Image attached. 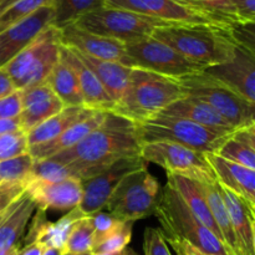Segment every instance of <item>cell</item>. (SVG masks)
I'll use <instances>...</instances> for the list:
<instances>
[{"mask_svg": "<svg viewBox=\"0 0 255 255\" xmlns=\"http://www.w3.org/2000/svg\"><path fill=\"white\" fill-rule=\"evenodd\" d=\"M142 142L137 124L107 112L102 124L74 147L47 159L64 164L80 181L100 173L122 158L139 157Z\"/></svg>", "mask_w": 255, "mask_h": 255, "instance_id": "cell-1", "label": "cell"}, {"mask_svg": "<svg viewBox=\"0 0 255 255\" xmlns=\"http://www.w3.org/2000/svg\"><path fill=\"white\" fill-rule=\"evenodd\" d=\"M152 37L164 42L204 69L229 62L237 47L229 26L217 25H169L157 27Z\"/></svg>", "mask_w": 255, "mask_h": 255, "instance_id": "cell-2", "label": "cell"}, {"mask_svg": "<svg viewBox=\"0 0 255 255\" xmlns=\"http://www.w3.org/2000/svg\"><path fill=\"white\" fill-rule=\"evenodd\" d=\"M178 80L142 69H132L126 92L115 105V114L142 124L157 116L172 102L184 97Z\"/></svg>", "mask_w": 255, "mask_h": 255, "instance_id": "cell-3", "label": "cell"}, {"mask_svg": "<svg viewBox=\"0 0 255 255\" xmlns=\"http://www.w3.org/2000/svg\"><path fill=\"white\" fill-rule=\"evenodd\" d=\"M154 214L164 237L182 239L207 254L229 255L223 243L194 217L168 184L159 193Z\"/></svg>", "mask_w": 255, "mask_h": 255, "instance_id": "cell-4", "label": "cell"}, {"mask_svg": "<svg viewBox=\"0 0 255 255\" xmlns=\"http://www.w3.org/2000/svg\"><path fill=\"white\" fill-rule=\"evenodd\" d=\"M177 80L186 96L194 97L211 106L236 129L255 125V104L203 70Z\"/></svg>", "mask_w": 255, "mask_h": 255, "instance_id": "cell-5", "label": "cell"}, {"mask_svg": "<svg viewBox=\"0 0 255 255\" xmlns=\"http://www.w3.org/2000/svg\"><path fill=\"white\" fill-rule=\"evenodd\" d=\"M60 30L47 26L34 41L2 66L16 90H25L46 81L60 60Z\"/></svg>", "mask_w": 255, "mask_h": 255, "instance_id": "cell-6", "label": "cell"}, {"mask_svg": "<svg viewBox=\"0 0 255 255\" xmlns=\"http://www.w3.org/2000/svg\"><path fill=\"white\" fill-rule=\"evenodd\" d=\"M137 128L142 144L157 141L173 142L203 153H217L231 134L214 131L188 120L163 115H157L142 124H137Z\"/></svg>", "mask_w": 255, "mask_h": 255, "instance_id": "cell-7", "label": "cell"}, {"mask_svg": "<svg viewBox=\"0 0 255 255\" xmlns=\"http://www.w3.org/2000/svg\"><path fill=\"white\" fill-rule=\"evenodd\" d=\"M159 198V183L147 167L131 172L121 179L110 196L109 213L120 221L136 222L153 216Z\"/></svg>", "mask_w": 255, "mask_h": 255, "instance_id": "cell-8", "label": "cell"}, {"mask_svg": "<svg viewBox=\"0 0 255 255\" xmlns=\"http://www.w3.org/2000/svg\"><path fill=\"white\" fill-rule=\"evenodd\" d=\"M75 24L92 34L110 37L122 44L152 36L157 27L176 25L136 14L128 10L107 6L84 15Z\"/></svg>", "mask_w": 255, "mask_h": 255, "instance_id": "cell-9", "label": "cell"}, {"mask_svg": "<svg viewBox=\"0 0 255 255\" xmlns=\"http://www.w3.org/2000/svg\"><path fill=\"white\" fill-rule=\"evenodd\" d=\"M121 64L172 79H179L204 69L152 36L125 44V56Z\"/></svg>", "mask_w": 255, "mask_h": 255, "instance_id": "cell-10", "label": "cell"}, {"mask_svg": "<svg viewBox=\"0 0 255 255\" xmlns=\"http://www.w3.org/2000/svg\"><path fill=\"white\" fill-rule=\"evenodd\" d=\"M139 157L146 163L158 164L166 169L167 173L179 174L198 182L216 179L206 153L173 142L157 141L143 143Z\"/></svg>", "mask_w": 255, "mask_h": 255, "instance_id": "cell-11", "label": "cell"}, {"mask_svg": "<svg viewBox=\"0 0 255 255\" xmlns=\"http://www.w3.org/2000/svg\"><path fill=\"white\" fill-rule=\"evenodd\" d=\"M147 167L141 157L122 158L101 171L100 173L81 181L82 199L79 209L86 217L101 212L117 184L131 172Z\"/></svg>", "mask_w": 255, "mask_h": 255, "instance_id": "cell-12", "label": "cell"}, {"mask_svg": "<svg viewBox=\"0 0 255 255\" xmlns=\"http://www.w3.org/2000/svg\"><path fill=\"white\" fill-rule=\"evenodd\" d=\"M105 6L128 10V11L153 17V19L161 20L168 24L226 26V25L214 21L213 19L206 15L182 6L172 0H106Z\"/></svg>", "mask_w": 255, "mask_h": 255, "instance_id": "cell-13", "label": "cell"}, {"mask_svg": "<svg viewBox=\"0 0 255 255\" xmlns=\"http://www.w3.org/2000/svg\"><path fill=\"white\" fill-rule=\"evenodd\" d=\"M206 74L219 80L255 104V54L237 45L233 59L226 64L213 65L203 69Z\"/></svg>", "mask_w": 255, "mask_h": 255, "instance_id": "cell-14", "label": "cell"}, {"mask_svg": "<svg viewBox=\"0 0 255 255\" xmlns=\"http://www.w3.org/2000/svg\"><path fill=\"white\" fill-rule=\"evenodd\" d=\"M25 192L36 204V208L42 211H71L80 206L82 199V184L76 177L59 182L31 181Z\"/></svg>", "mask_w": 255, "mask_h": 255, "instance_id": "cell-15", "label": "cell"}, {"mask_svg": "<svg viewBox=\"0 0 255 255\" xmlns=\"http://www.w3.org/2000/svg\"><path fill=\"white\" fill-rule=\"evenodd\" d=\"M51 5L42 6L0 32V69L51 25Z\"/></svg>", "mask_w": 255, "mask_h": 255, "instance_id": "cell-16", "label": "cell"}, {"mask_svg": "<svg viewBox=\"0 0 255 255\" xmlns=\"http://www.w3.org/2000/svg\"><path fill=\"white\" fill-rule=\"evenodd\" d=\"M60 30V42L62 46L76 50L81 54L97 59L121 64L125 56V44L110 37L92 34L76 24L67 25Z\"/></svg>", "mask_w": 255, "mask_h": 255, "instance_id": "cell-17", "label": "cell"}, {"mask_svg": "<svg viewBox=\"0 0 255 255\" xmlns=\"http://www.w3.org/2000/svg\"><path fill=\"white\" fill-rule=\"evenodd\" d=\"M21 91V114H20V126L21 131L29 132L62 111L64 104L56 96L46 81Z\"/></svg>", "mask_w": 255, "mask_h": 255, "instance_id": "cell-18", "label": "cell"}, {"mask_svg": "<svg viewBox=\"0 0 255 255\" xmlns=\"http://www.w3.org/2000/svg\"><path fill=\"white\" fill-rule=\"evenodd\" d=\"M82 214L79 207L67 212L59 221L50 222L46 219V211L36 208V213L31 217V226L25 237V246L37 243L44 248H57L64 251L70 231Z\"/></svg>", "mask_w": 255, "mask_h": 255, "instance_id": "cell-19", "label": "cell"}, {"mask_svg": "<svg viewBox=\"0 0 255 255\" xmlns=\"http://www.w3.org/2000/svg\"><path fill=\"white\" fill-rule=\"evenodd\" d=\"M217 188L229 214L241 255H255L254 208H252L243 198L221 186L218 182Z\"/></svg>", "mask_w": 255, "mask_h": 255, "instance_id": "cell-20", "label": "cell"}, {"mask_svg": "<svg viewBox=\"0 0 255 255\" xmlns=\"http://www.w3.org/2000/svg\"><path fill=\"white\" fill-rule=\"evenodd\" d=\"M217 182L255 209V172L216 153H206Z\"/></svg>", "mask_w": 255, "mask_h": 255, "instance_id": "cell-21", "label": "cell"}, {"mask_svg": "<svg viewBox=\"0 0 255 255\" xmlns=\"http://www.w3.org/2000/svg\"><path fill=\"white\" fill-rule=\"evenodd\" d=\"M60 57L75 71L79 81L84 106L95 111L112 112L115 104L106 92L105 87L97 79L96 75L79 59L72 50L62 46L60 49Z\"/></svg>", "mask_w": 255, "mask_h": 255, "instance_id": "cell-22", "label": "cell"}, {"mask_svg": "<svg viewBox=\"0 0 255 255\" xmlns=\"http://www.w3.org/2000/svg\"><path fill=\"white\" fill-rule=\"evenodd\" d=\"M106 114L107 112L104 111H95L87 119L81 120V121L70 126L66 131L62 132L56 138L45 142V143L29 147L27 152L34 158V161H41V159L50 158V157L55 156V154L60 153L65 149L71 148L80 141H82L87 134L91 133L94 129H96L102 124V121L106 117Z\"/></svg>", "mask_w": 255, "mask_h": 255, "instance_id": "cell-23", "label": "cell"}, {"mask_svg": "<svg viewBox=\"0 0 255 255\" xmlns=\"http://www.w3.org/2000/svg\"><path fill=\"white\" fill-rule=\"evenodd\" d=\"M159 115L188 120L197 125L224 133H233L236 131V128L228 124L221 115L217 114L211 106L191 96H184L172 102L169 106L162 110Z\"/></svg>", "mask_w": 255, "mask_h": 255, "instance_id": "cell-24", "label": "cell"}, {"mask_svg": "<svg viewBox=\"0 0 255 255\" xmlns=\"http://www.w3.org/2000/svg\"><path fill=\"white\" fill-rule=\"evenodd\" d=\"M167 184L178 194L179 198L186 204L187 208L194 214V217L222 242L219 229L212 217L208 203L204 198V194L198 182L188 178V177L179 176V174L167 173Z\"/></svg>", "mask_w": 255, "mask_h": 255, "instance_id": "cell-25", "label": "cell"}, {"mask_svg": "<svg viewBox=\"0 0 255 255\" xmlns=\"http://www.w3.org/2000/svg\"><path fill=\"white\" fill-rule=\"evenodd\" d=\"M72 51L96 75V77L100 80L102 86L105 87L109 96L112 99L114 104H119L120 100L126 92L127 86H128L129 75H131L132 70L131 67L125 66L120 62L106 61V60L89 56V55L76 51V50H72Z\"/></svg>", "mask_w": 255, "mask_h": 255, "instance_id": "cell-26", "label": "cell"}, {"mask_svg": "<svg viewBox=\"0 0 255 255\" xmlns=\"http://www.w3.org/2000/svg\"><path fill=\"white\" fill-rule=\"evenodd\" d=\"M35 211L36 204L26 192L6 209L0 219V252L17 244Z\"/></svg>", "mask_w": 255, "mask_h": 255, "instance_id": "cell-27", "label": "cell"}, {"mask_svg": "<svg viewBox=\"0 0 255 255\" xmlns=\"http://www.w3.org/2000/svg\"><path fill=\"white\" fill-rule=\"evenodd\" d=\"M95 112V110H90L85 106H70L64 107L62 111L55 116L50 117L46 121L40 124L35 128L26 132L27 146L32 147L36 144L45 143L66 131L70 126L81 120L87 119Z\"/></svg>", "mask_w": 255, "mask_h": 255, "instance_id": "cell-28", "label": "cell"}, {"mask_svg": "<svg viewBox=\"0 0 255 255\" xmlns=\"http://www.w3.org/2000/svg\"><path fill=\"white\" fill-rule=\"evenodd\" d=\"M198 183L203 192L204 198L208 203L212 217L218 227L219 233L222 236V242H223V246L226 247L227 252L229 255H241L237 238L234 236L233 228H232L229 214L224 206L223 199L219 194L218 188H217V179H206V181H201Z\"/></svg>", "mask_w": 255, "mask_h": 255, "instance_id": "cell-29", "label": "cell"}, {"mask_svg": "<svg viewBox=\"0 0 255 255\" xmlns=\"http://www.w3.org/2000/svg\"><path fill=\"white\" fill-rule=\"evenodd\" d=\"M218 156L255 169V125L236 129L217 151Z\"/></svg>", "mask_w": 255, "mask_h": 255, "instance_id": "cell-30", "label": "cell"}, {"mask_svg": "<svg viewBox=\"0 0 255 255\" xmlns=\"http://www.w3.org/2000/svg\"><path fill=\"white\" fill-rule=\"evenodd\" d=\"M46 82L65 107L84 106L76 74L61 57L47 76Z\"/></svg>", "mask_w": 255, "mask_h": 255, "instance_id": "cell-31", "label": "cell"}, {"mask_svg": "<svg viewBox=\"0 0 255 255\" xmlns=\"http://www.w3.org/2000/svg\"><path fill=\"white\" fill-rule=\"evenodd\" d=\"M106 0H52L51 26L62 29L80 17L105 6Z\"/></svg>", "mask_w": 255, "mask_h": 255, "instance_id": "cell-32", "label": "cell"}, {"mask_svg": "<svg viewBox=\"0 0 255 255\" xmlns=\"http://www.w3.org/2000/svg\"><path fill=\"white\" fill-rule=\"evenodd\" d=\"M92 242H94V226H92L91 217H82L72 226L64 247V253H91Z\"/></svg>", "mask_w": 255, "mask_h": 255, "instance_id": "cell-33", "label": "cell"}, {"mask_svg": "<svg viewBox=\"0 0 255 255\" xmlns=\"http://www.w3.org/2000/svg\"><path fill=\"white\" fill-rule=\"evenodd\" d=\"M34 162V158L30 156L29 152L0 161V182H17L27 184L31 178Z\"/></svg>", "mask_w": 255, "mask_h": 255, "instance_id": "cell-34", "label": "cell"}, {"mask_svg": "<svg viewBox=\"0 0 255 255\" xmlns=\"http://www.w3.org/2000/svg\"><path fill=\"white\" fill-rule=\"evenodd\" d=\"M132 227H133V222H120L119 226L114 231L110 232L106 237L92 246L91 254L115 253L128 247L132 238Z\"/></svg>", "mask_w": 255, "mask_h": 255, "instance_id": "cell-35", "label": "cell"}, {"mask_svg": "<svg viewBox=\"0 0 255 255\" xmlns=\"http://www.w3.org/2000/svg\"><path fill=\"white\" fill-rule=\"evenodd\" d=\"M51 1L52 0H14L0 14V32L31 15L40 7L51 5Z\"/></svg>", "mask_w": 255, "mask_h": 255, "instance_id": "cell-36", "label": "cell"}, {"mask_svg": "<svg viewBox=\"0 0 255 255\" xmlns=\"http://www.w3.org/2000/svg\"><path fill=\"white\" fill-rule=\"evenodd\" d=\"M69 177L74 176L66 166L51 161V159H41V161L34 162L30 182H59Z\"/></svg>", "mask_w": 255, "mask_h": 255, "instance_id": "cell-37", "label": "cell"}, {"mask_svg": "<svg viewBox=\"0 0 255 255\" xmlns=\"http://www.w3.org/2000/svg\"><path fill=\"white\" fill-rule=\"evenodd\" d=\"M27 148L26 132L17 131L0 136V161L26 153Z\"/></svg>", "mask_w": 255, "mask_h": 255, "instance_id": "cell-38", "label": "cell"}, {"mask_svg": "<svg viewBox=\"0 0 255 255\" xmlns=\"http://www.w3.org/2000/svg\"><path fill=\"white\" fill-rule=\"evenodd\" d=\"M197 1L201 2L209 14L213 15L218 21L223 24L231 25L239 21L231 0H197Z\"/></svg>", "mask_w": 255, "mask_h": 255, "instance_id": "cell-39", "label": "cell"}, {"mask_svg": "<svg viewBox=\"0 0 255 255\" xmlns=\"http://www.w3.org/2000/svg\"><path fill=\"white\" fill-rule=\"evenodd\" d=\"M143 252L144 255H172L161 229L152 227L143 233Z\"/></svg>", "mask_w": 255, "mask_h": 255, "instance_id": "cell-40", "label": "cell"}, {"mask_svg": "<svg viewBox=\"0 0 255 255\" xmlns=\"http://www.w3.org/2000/svg\"><path fill=\"white\" fill-rule=\"evenodd\" d=\"M90 217H91L92 226H94V242H92V246L101 241L110 232L114 231L119 226L120 222H121L119 218L112 216L109 212L107 213L102 211L97 212V213L92 214Z\"/></svg>", "mask_w": 255, "mask_h": 255, "instance_id": "cell-41", "label": "cell"}, {"mask_svg": "<svg viewBox=\"0 0 255 255\" xmlns=\"http://www.w3.org/2000/svg\"><path fill=\"white\" fill-rule=\"evenodd\" d=\"M229 31L237 45L254 52V22H233L229 25Z\"/></svg>", "mask_w": 255, "mask_h": 255, "instance_id": "cell-42", "label": "cell"}, {"mask_svg": "<svg viewBox=\"0 0 255 255\" xmlns=\"http://www.w3.org/2000/svg\"><path fill=\"white\" fill-rule=\"evenodd\" d=\"M26 186L17 182H0V217L24 193Z\"/></svg>", "mask_w": 255, "mask_h": 255, "instance_id": "cell-43", "label": "cell"}, {"mask_svg": "<svg viewBox=\"0 0 255 255\" xmlns=\"http://www.w3.org/2000/svg\"><path fill=\"white\" fill-rule=\"evenodd\" d=\"M21 109V91L15 90L10 95L0 99V120L19 117Z\"/></svg>", "mask_w": 255, "mask_h": 255, "instance_id": "cell-44", "label": "cell"}, {"mask_svg": "<svg viewBox=\"0 0 255 255\" xmlns=\"http://www.w3.org/2000/svg\"><path fill=\"white\" fill-rule=\"evenodd\" d=\"M239 21H255V0H231Z\"/></svg>", "mask_w": 255, "mask_h": 255, "instance_id": "cell-45", "label": "cell"}, {"mask_svg": "<svg viewBox=\"0 0 255 255\" xmlns=\"http://www.w3.org/2000/svg\"><path fill=\"white\" fill-rule=\"evenodd\" d=\"M172 1L177 2V4L182 5V6H184V7H188V9L193 10V11L199 12V14H202V15H206V16H208V17H211V19H213L214 21L219 22V24L226 25V24H223V22L218 21V20H217L216 17L213 16V15L209 14V12L206 10V7H204L203 5L201 4V2L197 1V0H172ZM226 26H229V25H226Z\"/></svg>", "mask_w": 255, "mask_h": 255, "instance_id": "cell-46", "label": "cell"}, {"mask_svg": "<svg viewBox=\"0 0 255 255\" xmlns=\"http://www.w3.org/2000/svg\"><path fill=\"white\" fill-rule=\"evenodd\" d=\"M164 239L173 248V251L176 252L177 255H193L192 246L189 243H187V242L178 238H168V237H164Z\"/></svg>", "mask_w": 255, "mask_h": 255, "instance_id": "cell-47", "label": "cell"}, {"mask_svg": "<svg viewBox=\"0 0 255 255\" xmlns=\"http://www.w3.org/2000/svg\"><path fill=\"white\" fill-rule=\"evenodd\" d=\"M15 90L16 89H15L11 79H10L9 75L6 74V71L1 67V69H0V99L7 96V95H10L11 92H14Z\"/></svg>", "mask_w": 255, "mask_h": 255, "instance_id": "cell-48", "label": "cell"}, {"mask_svg": "<svg viewBox=\"0 0 255 255\" xmlns=\"http://www.w3.org/2000/svg\"><path fill=\"white\" fill-rule=\"evenodd\" d=\"M17 131H21L19 117H15V119L0 120V136H1V134L12 133V132H17Z\"/></svg>", "mask_w": 255, "mask_h": 255, "instance_id": "cell-49", "label": "cell"}, {"mask_svg": "<svg viewBox=\"0 0 255 255\" xmlns=\"http://www.w3.org/2000/svg\"><path fill=\"white\" fill-rule=\"evenodd\" d=\"M42 251H44V247L37 243H32L29 244V246H25L22 249H20L17 255H41Z\"/></svg>", "mask_w": 255, "mask_h": 255, "instance_id": "cell-50", "label": "cell"}, {"mask_svg": "<svg viewBox=\"0 0 255 255\" xmlns=\"http://www.w3.org/2000/svg\"><path fill=\"white\" fill-rule=\"evenodd\" d=\"M94 255H138L136 252L133 251L132 248L129 247H126V248L121 249L119 252H115V253H109V254H94Z\"/></svg>", "mask_w": 255, "mask_h": 255, "instance_id": "cell-51", "label": "cell"}, {"mask_svg": "<svg viewBox=\"0 0 255 255\" xmlns=\"http://www.w3.org/2000/svg\"><path fill=\"white\" fill-rule=\"evenodd\" d=\"M20 252L19 244H15V246L10 247V248L5 249V251L0 252V255H17Z\"/></svg>", "mask_w": 255, "mask_h": 255, "instance_id": "cell-52", "label": "cell"}, {"mask_svg": "<svg viewBox=\"0 0 255 255\" xmlns=\"http://www.w3.org/2000/svg\"><path fill=\"white\" fill-rule=\"evenodd\" d=\"M64 254V251L62 249L57 248H44L41 255H62Z\"/></svg>", "mask_w": 255, "mask_h": 255, "instance_id": "cell-53", "label": "cell"}, {"mask_svg": "<svg viewBox=\"0 0 255 255\" xmlns=\"http://www.w3.org/2000/svg\"><path fill=\"white\" fill-rule=\"evenodd\" d=\"M12 1H14V0H4V1H2L1 4H0V14H1V12L4 11V10L6 9V7L9 6V5L11 4Z\"/></svg>", "mask_w": 255, "mask_h": 255, "instance_id": "cell-54", "label": "cell"}, {"mask_svg": "<svg viewBox=\"0 0 255 255\" xmlns=\"http://www.w3.org/2000/svg\"><path fill=\"white\" fill-rule=\"evenodd\" d=\"M192 252H193V255H212V254H207V253H203V252L198 251L197 248H194V247H192Z\"/></svg>", "mask_w": 255, "mask_h": 255, "instance_id": "cell-55", "label": "cell"}, {"mask_svg": "<svg viewBox=\"0 0 255 255\" xmlns=\"http://www.w3.org/2000/svg\"><path fill=\"white\" fill-rule=\"evenodd\" d=\"M62 255H92L91 253H84V254H70V253H64Z\"/></svg>", "mask_w": 255, "mask_h": 255, "instance_id": "cell-56", "label": "cell"}, {"mask_svg": "<svg viewBox=\"0 0 255 255\" xmlns=\"http://www.w3.org/2000/svg\"><path fill=\"white\" fill-rule=\"evenodd\" d=\"M2 1H4V0H0V4H1V2H2Z\"/></svg>", "mask_w": 255, "mask_h": 255, "instance_id": "cell-57", "label": "cell"}, {"mask_svg": "<svg viewBox=\"0 0 255 255\" xmlns=\"http://www.w3.org/2000/svg\"><path fill=\"white\" fill-rule=\"evenodd\" d=\"M1 217H2V216H1ZM1 217H0V219H1Z\"/></svg>", "mask_w": 255, "mask_h": 255, "instance_id": "cell-58", "label": "cell"}]
</instances>
